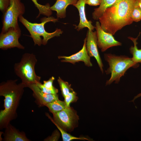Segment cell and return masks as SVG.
<instances>
[{"label":"cell","instance_id":"cell-2","mask_svg":"<svg viewBox=\"0 0 141 141\" xmlns=\"http://www.w3.org/2000/svg\"><path fill=\"white\" fill-rule=\"evenodd\" d=\"M17 79L9 80L0 85V96L4 97V109L0 112L1 128H5L17 116V110L25 86L17 84Z\"/></svg>","mask_w":141,"mask_h":141},{"label":"cell","instance_id":"cell-19","mask_svg":"<svg viewBox=\"0 0 141 141\" xmlns=\"http://www.w3.org/2000/svg\"><path fill=\"white\" fill-rule=\"evenodd\" d=\"M45 106L48 108L52 114L60 111L67 107L64 102L59 99L48 103Z\"/></svg>","mask_w":141,"mask_h":141},{"label":"cell","instance_id":"cell-29","mask_svg":"<svg viewBox=\"0 0 141 141\" xmlns=\"http://www.w3.org/2000/svg\"><path fill=\"white\" fill-rule=\"evenodd\" d=\"M141 93H140L139 94H138L136 96L134 97V98H133V99L131 101L133 102H134V100L136 99V98H138L141 97Z\"/></svg>","mask_w":141,"mask_h":141},{"label":"cell","instance_id":"cell-15","mask_svg":"<svg viewBox=\"0 0 141 141\" xmlns=\"http://www.w3.org/2000/svg\"><path fill=\"white\" fill-rule=\"evenodd\" d=\"M78 0H56L55 4L50 7L51 10L56 12L57 18H64L66 16V10L69 5L76 4Z\"/></svg>","mask_w":141,"mask_h":141},{"label":"cell","instance_id":"cell-26","mask_svg":"<svg viewBox=\"0 0 141 141\" xmlns=\"http://www.w3.org/2000/svg\"><path fill=\"white\" fill-rule=\"evenodd\" d=\"M10 0H0V9L4 13L9 7Z\"/></svg>","mask_w":141,"mask_h":141},{"label":"cell","instance_id":"cell-7","mask_svg":"<svg viewBox=\"0 0 141 141\" xmlns=\"http://www.w3.org/2000/svg\"><path fill=\"white\" fill-rule=\"evenodd\" d=\"M53 120L66 131H71L76 126L79 116L72 108L66 107L62 110L53 114Z\"/></svg>","mask_w":141,"mask_h":141},{"label":"cell","instance_id":"cell-17","mask_svg":"<svg viewBox=\"0 0 141 141\" xmlns=\"http://www.w3.org/2000/svg\"><path fill=\"white\" fill-rule=\"evenodd\" d=\"M139 35V34L136 38L130 37H128L133 42L134 44V46H131L129 50L130 53L133 56L132 58V60L136 63H141V49H138L137 46L138 43L137 40Z\"/></svg>","mask_w":141,"mask_h":141},{"label":"cell","instance_id":"cell-4","mask_svg":"<svg viewBox=\"0 0 141 141\" xmlns=\"http://www.w3.org/2000/svg\"><path fill=\"white\" fill-rule=\"evenodd\" d=\"M37 61L34 54L25 53L22 55L20 61L14 65L15 73L26 87L40 82L41 77L36 74L35 70Z\"/></svg>","mask_w":141,"mask_h":141},{"label":"cell","instance_id":"cell-22","mask_svg":"<svg viewBox=\"0 0 141 141\" xmlns=\"http://www.w3.org/2000/svg\"><path fill=\"white\" fill-rule=\"evenodd\" d=\"M131 17L133 21L138 22L141 20V9L139 6L138 0H137L132 10Z\"/></svg>","mask_w":141,"mask_h":141},{"label":"cell","instance_id":"cell-30","mask_svg":"<svg viewBox=\"0 0 141 141\" xmlns=\"http://www.w3.org/2000/svg\"><path fill=\"white\" fill-rule=\"evenodd\" d=\"M139 6L141 9V0H138Z\"/></svg>","mask_w":141,"mask_h":141},{"label":"cell","instance_id":"cell-10","mask_svg":"<svg viewBox=\"0 0 141 141\" xmlns=\"http://www.w3.org/2000/svg\"><path fill=\"white\" fill-rule=\"evenodd\" d=\"M86 46L89 55L96 59L100 69L103 72V65L97 48V35L96 31L89 30L86 34Z\"/></svg>","mask_w":141,"mask_h":141},{"label":"cell","instance_id":"cell-28","mask_svg":"<svg viewBox=\"0 0 141 141\" xmlns=\"http://www.w3.org/2000/svg\"><path fill=\"white\" fill-rule=\"evenodd\" d=\"M85 3L90 6H96L100 5V0H86Z\"/></svg>","mask_w":141,"mask_h":141},{"label":"cell","instance_id":"cell-14","mask_svg":"<svg viewBox=\"0 0 141 141\" xmlns=\"http://www.w3.org/2000/svg\"><path fill=\"white\" fill-rule=\"evenodd\" d=\"M3 140L5 141H29L24 132H20L9 124L5 128Z\"/></svg>","mask_w":141,"mask_h":141},{"label":"cell","instance_id":"cell-8","mask_svg":"<svg viewBox=\"0 0 141 141\" xmlns=\"http://www.w3.org/2000/svg\"><path fill=\"white\" fill-rule=\"evenodd\" d=\"M21 33V30L19 27L16 28L10 27L5 33H1L0 48L3 50H7L16 48L19 49H24L25 47L19 41Z\"/></svg>","mask_w":141,"mask_h":141},{"label":"cell","instance_id":"cell-1","mask_svg":"<svg viewBox=\"0 0 141 141\" xmlns=\"http://www.w3.org/2000/svg\"><path fill=\"white\" fill-rule=\"evenodd\" d=\"M137 0H117L107 8L99 19L100 26L106 32L113 35L133 22L132 10Z\"/></svg>","mask_w":141,"mask_h":141},{"label":"cell","instance_id":"cell-27","mask_svg":"<svg viewBox=\"0 0 141 141\" xmlns=\"http://www.w3.org/2000/svg\"><path fill=\"white\" fill-rule=\"evenodd\" d=\"M60 133L57 130H55L52 135L44 140L45 141H53L58 140L60 137Z\"/></svg>","mask_w":141,"mask_h":141},{"label":"cell","instance_id":"cell-11","mask_svg":"<svg viewBox=\"0 0 141 141\" xmlns=\"http://www.w3.org/2000/svg\"><path fill=\"white\" fill-rule=\"evenodd\" d=\"M86 38L84 40V43L82 49L78 52L70 56H59L58 58H62L61 61L62 62H67L73 64L79 61H83L85 65L88 67H91L92 64L90 61V56L89 55L86 46Z\"/></svg>","mask_w":141,"mask_h":141},{"label":"cell","instance_id":"cell-13","mask_svg":"<svg viewBox=\"0 0 141 141\" xmlns=\"http://www.w3.org/2000/svg\"><path fill=\"white\" fill-rule=\"evenodd\" d=\"M86 0H79L73 5L78 9L80 16V22L78 25L75 26L78 31L87 27L88 30L93 31L95 27L92 24V22L89 21L86 18L85 11V4Z\"/></svg>","mask_w":141,"mask_h":141},{"label":"cell","instance_id":"cell-18","mask_svg":"<svg viewBox=\"0 0 141 141\" xmlns=\"http://www.w3.org/2000/svg\"><path fill=\"white\" fill-rule=\"evenodd\" d=\"M46 115L49 118L52 122L56 126L60 131L63 141H70L74 139H80L83 140H90L89 139L84 137H76L73 136L70 134L67 133L65 130L62 128L53 119L48 113L46 114Z\"/></svg>","mask_w":141,"mask_h":141},{"label":"cell","instance_id":"cell-12","mask_svg":"<svg viewBox=\"0 0 141 141\" xmlns=\"http://www.w3.org/2000/svg\"><path fill=\"white\" fill-rule=\"evenodd\" d=\"M33 91V95L39 105L44 106L46 104L59 99L57 94H46L43 92L36 84H32L28 87Z\"/></svg>","mask_w":141,"mask_h":141},{"label":"cell","instance_id":"cell-9","mask_svg":"<svg viewBox=\"0 0 141 141\" xmlns=\"http://www.w3.org/2000/svg\"><path fill=\"white\" fill-rule=\"evenodd\" d=\"M95 27L97 35V46L102 52L111 47L121 45V43L116 40L112 34L103 30L99 21L96 22Z\"/></svg>","mask_w":141,"mask_h":141},{"label":"cell","instance_id":"cell-23","mask_svg":"<svg viewBox=\"0 0 141 141\" xmlns=\"http://www.w3.org/2000/svg\"><path fill=\"white\" fill-rule=\"evenodd\" d=\"M64 98V101L67 107H70V103L76 102L78 99L76 93L74 91L70 92Z\"/></svg>","mask_w":141,"mask_h":141},{"label":"cell","instance_id":"cell-5","mask_svg":"<svg viewBox=\"0 0 141 141\" xmlns=\"http://www.w3.org/2000/svg\"><path fill=\"white\" fill-rule=\"evenodd\" d=\"M104 57L109 66L105 72L107 74H111L110 78L107 81L106 85L111 84L114 81L115 83H118L120 78L127 69L131 67L137 68L139 65L138 63L134 62L132 58L126 56L106 54Z\"/></svg>","mask_w":141,"mask_h":141},{"label":"cell","instance_id":"cell-25","mask_svg":"<svg viewBox=\"0 0 141 141\" xmlns=\"http://www.w3.org/2000/svg\"><path fill=\"white\" fill-rule=\"evenodd\" d=\"M55 78L53 77H50L47 80H44L43 85L47 89L50 90H54L56 89L53 85V82Z\"/></svg>","mask_w":141,"mask_h":141},{"label":"cell","instance_id":"cell-6","mask_svg":"<svg viewBox=\"0 0 141 141\" xmlns=\"http://www.w3.org/2000/svg\"><path fill=\"white\" fill-rule=\"evenodd\" d=\"M25 11V5L21 0H10L9 5L4 13L1 33H5L10 27H19L18 19Z\"/></svg>","mask_w":141,"mask_h":141},{"label":"cell","instance_id":"cell-3","mask_svg":"<svg viewBox=\"0 0 141 141\" xmlns=\"http://www.w3.org/2000/svg\"><path fill=\"white\" fill-rule=\"evenodd\" d=\"M19 19L29 32L30 37L32 39L34 45H45L49 39L55 37H59L63 33L61 29L57 28L51 33L46 31L44 28L45 24L50 22L55 23L58 21V19L52 16L42 18L40 19L41 22L40 23L31 22L24 18L22 15L19 16Z\"/></svg>","mask_w":141,"mask_h":141},{"label":"cell","instance_id":"cell-20","mask_svg":"<svg viewBox=\"0 0 141 141\" xmlns=\"http://www.w3.org/2000/svg\"><path fill=\"white\" fill-rule=\"evenodd\" d=\"M34 5L39 10V13L37 18L40 15H43L47 17H50L52 14V10L50 9V6L49 3L45 5H42L39 3L37 0H31Z\"/></svg>","mask_w":141,"mask_h":141},{"label":"cell","instance_id":"cell-16","mask_svg":"<svg viewBox=\"0 0 141 141\" xmlns=\"http://www.w3.org/2000/svg\"><path fill=\"white\" fill-rule=\"evenodd\" d=\"M117 0H100L99 7L95 8L92 14V18L95 20H99L106 10L111 6Z\"/></svg>","mask_w":141,"mask_h":141},{"label":"cell","instance_id":"cell-21","mask_svg":"<svg viewBox=\"0 0 141 141\" xmlns=\"http://www.w3.org/2000/svg\"><path fill=\"white\" fill-rule=\"evenodd\" d=\"M57 81L64 98L70 92L73 91L71 87V84H69L67 82L64 81L60 77L58 79Z\"/></svg>","mask_w":141,"mask_h":141},{"label":"cell","instance_id":"cell-24","mask_svg":"<svg viewBox=\"0 0 141 141\" xmlns=\"http://www.w3.org/2000/svg\"><path fill=\"white\" fill-rule=\"evenodd\" d=\"M36 85L44 93L49 94H57L58 92V89L57 88L54 90L48 89L45 87L40 82L37 83Z\"/></svg>","mask_w":141,"mask_h":141}]
</instances>
